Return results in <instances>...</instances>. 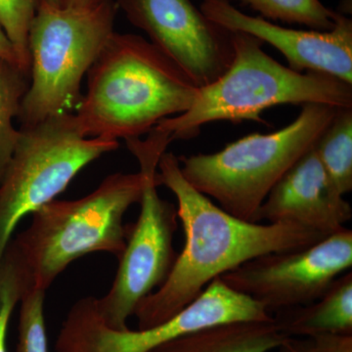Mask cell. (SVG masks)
Instances as JSON below:
<instances>
[{
	"label": "cell",
	"mask_w": 352,
	"mask_h": 352,
	"mask_svg": "<svg viewBox=\"0 0 352 352\" xmlns=\"http://www.w3.org/2000/svg\"><path fill=\"white\" fill-rule=\"evenodd\" d=\"M47 1L59 6L69 7L94 6V4L100 3L104 0H47Z\"/></svg>",
	"instance_id": "d4e9b609"
},
{
	"label": "cell",
	"mask_w": 352,
	"mask_h": 352,
	"mask_svg": "<svg viewBox=\"0 0 352 352\" xmlns=\"http://www.w3.org/2000/svg\"><path fill=\"white\" fill-rule=\"evenodd\" d=\"M45 292L30 289L20 302L17 352H50L44 319Z\"/></svg>",
	"instance_id": "44dd1931"
},
{
	"label": "cell",
	"mask_w": 352,
	"mask_h": 352,
	"mask_svg": "<svg viewBox=\"0 0 352 352\" xmlns=\"http://www.w3.org/2000/svg\"><path fill=\"white\" fill-rule=\"evenodd\" d=\"M116 3L199 88L219 80L232 63L231 32L208 19L191 0H117Z\"/></svg>",
	"instance_id": "8fae6325"
},
{
	"label": "cell",
	"mask_w": 352,
	"mask_h": 352,
	"mask_svg": "<svg viewBox=\"0 0 352 352\" xmlns=\"http://www.w3.org/2000/svg\"><path fill=\"white\" fill-rule=\"evenodd\" d=\"M0 62L14 64L20 68L19 61H18L17 55H16L13 45L7 38L6 32L1 27H0Z\"/></svg>",
	"instance_id": "603a6c76"
},
{
	"label": "cell",
	"mask_w": 352,
	"mask_h": 352,
	"mask_svg": "<svg viewBox=\"0 0 352 352\" xmlns=\"http://www.w3.org/2000/svg\"><path fill=\"white\" fill-rule=\"evenodd\" d=\"M277 352H309L305 339L289 338L276 349Z\"/></svg>",
	"instance_id": "cb8c5ba5"
},
{
	"label": "cell",
	"mask_w": 352,
	"mask_h": 352,
	"mask_svg": "<svg viewBox=\"0 0 352 352\" xmlns=\"http://www.w3.org/2000/svg\"><path fill=\"white\" fill-rule=\"evenodd\" d=\"M157 176L159 185L170 189L177 200L185 243L164 283L136 307L133 315L140 330L170 320L215 278L252 259L302 249L327 237L291 222L261 224L228 214L185 179L173 153L162 155Z\"/></svg>",
	"instance_id": "6da1fadb"
},
{
	"label": "cell",
	"mask_w": 352,
	"mask_h": 352,
	"mask_svg": "<svg viewBox=\"0 0 352 352\" xmlns=\"http://www.w3.org/2000/svg\"><path fill=\"white\" fill-rule=\"evenodd\" d=\"M231 38L234 56L226 73L200 88L188 111L157 124L170 133L171 142L196 138L201 126L219 120L263 122L261 113L285 104L352 107V85L325 74L294 71L266 54L263 41L245 32H231Z\"/></svg>",
	"instance_id": "3957f363"
},
{
	"label": "cell",
	"mask_w": 352,
	"mask_h": 352,
	"mask_svg": "<svg viewBox=\"0 0 352 352\" xmlns=\"http://www.w3.org/2000/svg\"><path fill=\"white\" fill-rule=\"evenodd\" d=\"M140 173L109 175L92 193L74 201H50L32 214L30 226L12 243L30 289L46 292L69 263L92 252L120 258L129 227L124 214L142 196Z\"/></svg>",
	"instance_id": "277c9868"
},
{
	"label": "cell",
	"mask_w": 352,
	"mask_h": 352,
	"mask_svg": "<svg viewBox=\"0 0 352 352\" xmlns=\"http://www.w3.org/2000/svg\"><path fill=\"white\" fill-rule=\"evenodd\" d=\"M273 317L256 300L215 278L189 305L170 320L144 330H116L102 318L96 298L74 303L55 342V352H151L176 338L203 328Z\"/></svg>",
	"instance_id": "9c48e42d"
},
{
	"label": "cell",
	"mask_w": 352,
	"mask_h": 352,
	"mask_svg": "<svg viewBox=\"0 0 352 352\" xmlns=\"http://www.w3.org/2000/svg\"><path fill=\"white\" fill-rule=\"evenodd\" d=\"M29 289L24 265L10 243L0 261V352H7V330L11 315Z\"/></svg>",
	"instance_id": "d6986e66"
},
{
	"label": "cell",
	"mask_w": 352,
	"mask_h": 352,
	"mask_svg": "<svg viewBox=\"0 0 352 352\" xmlns=\"http://www.w3.org/2000/svg\"><path fill=\"white\" fill-rule=\"evenodd\" d=\"M263 19L305 25L315 31H330L340 13L330 10L320 0H239Z\"/></svg>",
	"instance_id": "ac0fdd59"
},
{
	"label": "cell",
	"mask_w": 352,
	"mask_h": 352,
	"mask_svg": "<svg viewBox=\"0 0 352 352\" xmlns=\"http://www.w3.org/2000/svg\"><path fill=\"white\" fill-rule=\"evenodd\" d=\"M19 131L0 182V261L21 220L55 200L83 168L120 145L119 141L83 136L71 112Z\"/></svg>",
	"instance_id": "52a82bcc"
},
{
	"label": "cell",
	"mask_w": 352,
	"mask_h": 352,
	"mask_svg": "<svg viewBox=\"0 0 352 352\" xmlns=\"http://www.w3.org/2000/svg\"><path fill=\"white\" fill-rule=\"evenodd\" d=\"M289 338H309L319 333L352 335V272L346 271L315 302L288 309L275 318Z\"/></svg>",
	"instance_id": "9a60e30c"
},
{
	"label": "cell",
	"mask_w": 352,
	"mask_h": 352,
	"mask_svg": "<svg viewBox=\"0 0 352 352\" xmlns=\"http://www.w3.org/2000/svg\"><path fill=\"white\" fill-rule=\"evenodd\" d=\"M309 352H352V335L326 333L305 338Z\"/></svg>",
	"instance_id": "7402d4cb"
},
{
	"label": "cell",
	"mask_w": 352,
	"mask_h": 352,
	"mask_svg": "<svg viewBox=\"0 0 352 352\" xmlns=\"http://www.w3.org/2000/svg\"><path fill=\"white\" fill-rule=\"evenodd\" d=\"M287 339L275 318L230 322L176 338L151 352H271Z\"/></svg>",
	"instance_id": "5bb4252c"
},
{
	"label": "cell",
	"mask_w": 352,
	"mask_h": 352,
	"mask_svg": "<svg viewBox=\"0 0 352 352\" xmlns=\"http://www.w3.org/2000/svg\"><path fill=\"white\" fill-rule=\"evenodd\" d=\"M127 149L138 160L143 188L138 221L129 227L126 249L110 291L96 298L102 318L116 330H126L127 321L141 300L160 288L177 258L173 236L177 208L157 193V164L171 143L168 132L153 127L147 138L127 139Z\"/></svg>",
	"instance_id": "ba28073f"
},
{
	"label": "cell",
	"mask_w": 352,
	"mask_h": 352,
	"mask_svg": "<svg viewBox=\"0 0 352 352\" xmlns=\"http://www.w3.org/2000/svg\"><path fill=\"white\" fill-rule=\"evenodd\" d=\"M201 11L228 32H241L279 50L294 71L325 74L352 85V21L340 14L330 31L289 29L247 15L229 0H204Z\"/></svg>",
	"instance_id": "7c38bea8"
},
{
	"label": "cell",
	"mask_w": 352,
	"mask_h": 352,
	"mask_svg": "<svg viewBox=\"0 0 352 352\" xmlns=\"http://www.w3.org/2000/svg\"><path fill=\"white\" fill-rule=\"evenodd\" d=\"M41 0H0V27L10 41L20 68L31 76L29 32Z\"/></svg>",
	"instance_id": "ffe728a7"
},
{
	"label": "cell",
	"mask_w": 352,
	"mask_h": 352,
	"mask_svg": "<svg viewBox=\"0 0 352 352\" xmlns=\"http://www.w3.org/2000/svg\"><path fill=\"white\" fill-rule=\"evenodd\" d=\"M31 76L16 65L0 62V182L19 138L14 120L29 88Z\"/></svg>",
	"instance_id": "e0dca14e"
},
{
	"label": "cell",
	"mask_w": 352,
	"mask_h": 352,
	"mask_svg": "<svg viewBox=\"0 0 352 352\" xmlns=\"http://www.w3.org/2000/svg\"><path fill=\"white\" fill-rule=\"evenodd\" d=\"M117 10L113 0L69 7L41 0L30 28L31 82L18 116L21 127L78 105L83 76L115 32Z\"/></svg>",
	"instance_id": "8992f818"
},
{
	"label": "cell",
	"mask_w": 352,
	"mask_h": 352,
	"mask_svg": "<svg viewBox=\"0 0 352 352\" xmlns=\"http://www.w3.org/2000/svg\"><path fill=\"white\" fill-rule=\"evenodd\" d=\"M352 219V208L331 182L314 146L271 189L258 222H291L331 235Z\"/></svg>",
	"instance_id": "4fadbf2b"
},
{
	"label": "cell",
	"mask_w": 352,
	"mask_h": 352,
	"mask_svg": "<svg viewBox=\"0 0 352 352\" xmlns=\"http://www.w3.org/2000/svg\"><path fill=\"white\" fill-rule=\"evenodd\" d=\"M351 266L352 231L344 227L302 249L258 256L220 278L270 314L315 302Z\"/></svg>",
	"instance_id": "30bf717a"
},
{
	"label": "cell",
	"mask_w": 352,
	"mask_h": 352,
	"mask_svg": "<svg viewBox=\"0 0 352 352\" xmlns=\"http://www.w3.org/2000/svg\"><path fill=\"white\" fill-rule=\"evenodd\" d=\"M76 119L88 138H141L162 120L188 111L200 88L140 36L113 32L87 73Z\"/></svg>",
	"instance_id": "7a4b0ae2"
},
{
	"label": "cell",
	"mask_w": 352,
	"mask_h": 352,
	"mask_svg": "<svg viewBox=\"0 0 352 352\" xmlns=\"http://www.w3.org/2000/svg\"><path fill=\"white\" fill-rule=\"evenodd\" d=\"M338 109L305 104L298 117L279 131L250 134L214 154L179 157L182 175L228 214L258 222L271 189L314 147Z\"/></svg>",
	"instance_id": "5b68a950"
},
{
	"label": "cell",
	"mask_w": 352,
	"mask_h": 352,
	"mask_svg": "<svg viewBox=\"0 0 352 352\" xmlns=\"http://www.w3.org/2000/svg\"><path fill=\"white\" fill-rule=\"evenodd\" d=\"M331 182L340 195L352 190V107L339 108L314 145Z\"/></svg>",
	"instance_id": "2e32d148"
}]
</instances>
